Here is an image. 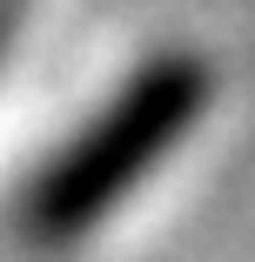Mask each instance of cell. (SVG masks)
I'll return each mask as SVG.
<instances>
[{
    "instance_id": "obj_2",
    "label": "cell",
    "mask_w": 255,
    "mask_h": 262,
    "mask_svg": "<svg viewBox=\"0 0 255 262\" xmlns=\"http://www.w3.org/2000/svg\"><path fill=\"white\" fill-rule=\"evenodd\" d=\"M20 14H27V0H0V54L14 47V27H20Z\"/></svg>"
},
{
    "instance_id": "obj_1",
    "label": "cell",
    "mask_w": 255,
    "mask_h": 262,
    "mask_svg": "<svg viewBox=\"0 0 255 262\" xmlns=\"http://www.w3.org/2000/svg\"><path fill=\"white\" fill-rule=\"evenodd\" d=\"M208 61L188 54V47H168V54H148L101 108L74 128V141L47 162L27 195H20V229L40 249H74L101 215L134 195V182L168 162L181 148V135L201 121L208 108Z\"/></svg>"
}]
</instances>
